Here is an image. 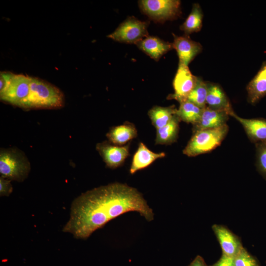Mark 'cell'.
<instances>
[{
  "label": "cell",
  "mask_w": 266,
  "mask_h": 266,
  "mask_svg": "<svg viewBox=\"0 0 266 266\" xmlns=\"http://www.w3.org/2000/svg\"><path fill=\"white\" fill-rule=\"evenodd\" d=\"M30 81L31 77L14 74L4 92L0 95V100L21 107L29 94Z\"/></svg>",
  "instance_id": "obj_7"
},
{
  "label": "cell",
  "mask_w": 266,
  "mask_h": 266,
  "mask_svg": "<svg viewBox=\"0 0 266 266\" xmlns=\"http://www.w3.org/2000/svg\"><path fill=\"white\" fill-rule=\"evenodd\" d=\"M257 148L258 168L266 178V141L259 143Z\"/></svg>",
  "instance_id": "obj_25"
},
{
  "label": "cell",
  "mask_w": 266,
  "mask_h": 266,
  "mask_svg": "<svg viewBox=\"0 0 266 266\" xmlns=\"http://www.w3.org/2000/svg\"><path fill=\"white\" fill-rule=\"evenodd\" d=\"M229 116V113L226 111L214 110L206 106L202 109L200 120L193 125V133L200 130L222 126L226 124Z\"/></svg>",
  "instance_id": "obj_12"
},
{
  "label": "cell",
  "mask_w": 266,
  "mask_h": 266,
  "mask_svg": "<svg viewBox=\"0 0 266 266\" xmlns=\"http://www.w3.org/2000/svg\"><path fill=\"white\" fill-rule=\"evenodd\" d=\"M197 78L192 74L188 66L179 64L173 80L174 93L169 95L167 99L175 100L179 103L186 100L195 86Z\"/></svg>",
  "instance_id": "obj_8"
},
{
  "label": "cell",
  "mask_w": 266,
  "mask_h": 266,
  "mask_svg": "<svg viewBox=\"0 0 266 266\" xmlns=\"http://www.w3.org/2000/svg\"><path fill=\"white\" fill-rule=\"evenodd\" d=\"M64 104V96L58 88L42 80L31 77L29 94L21 108L52 109L61 108Z\"/></svg>",
  "instance_id": "obj_2"
},
{
  "label": "cell",
  "mask_w": 266,
  "mask_h": 266,
  "mask_svg": "<svg viewBox=\"0 0 266 266\" xmlns=\"http://www.w3.org/2000/svg\"><path fill=\"white\" fill-rule=\"evenodd\" d=\"M148 26L147 22L130 17L120 24L108 37L120 42L136 44L148 36Z\"/></svg>",
  "instance_id": "obj_6"
},
{
  "label": "cell",
  "mask_w": 266,
  "mask_h": 266,
  "mask_svg": "<svg viewBox=\"0 0 266 266\" xmlns=\"http://www.w3.org/2000/svg\"><path fill=\"white\" fill-rule=\"evenodd\" d=\"M164 152L155 153L149 150L142 142H140L137 151L133 155L130 172L133 174L137 171L144 169L155 160L165 157Z\"/></svg>",
  "instance_id": "obj_17"
},
{
  "label": "cell",
  "mask_w": 266,
  "mask_h": 266,
  "mask_svg": "<svg viewBox=\"0 0 266 266\" xmlns=\"http://www.w3.org/2000/svg\"><path fill=\"white\" fill-rule=\"evenodd\" d=\"M14 74L10 72H0V95L2 94L9 84Z\"/></svg>",
  "instance_id": "obj_27"
},
{
  "label": "cell",
  "mask_w": 266,
  "mask_h": 266,
  "mask_svg": "<svg viewBox=\"0 0 266 266\" xmlns=\"http://www.w3.org/2000/svg\"><path fill=\"white\" fill-rule=\"evenodd\" d=\"M137 135V132L135 126L129 122L112 127L106 134L109 141L117 146L124 145Z\"/></svg>",
  "instance_id": "obj_18"
},
{
  "label": "cell",
  "mask_w": 266,
  "mask_h": 266,
  "mask_svg": "<svg viewBox=\"0 0 266 266\" xmlns=\"http://www.w3.org/2000/svg\"><path fill=\"white\" fill-rule=\"evenodd\" d=\"M130 211L138 212L148 221L154 219L153 210L135 188L118 182L102 186L74 200L63 231L85 239L110 221Z\"/></svg>",
  "instance_id": "obj_1"
},
{
  "label": "cell",
  "mask_w": 266,
  "mask_h": 266,
  "mask_svg": "<svg viewBox=\"0 0 266 266\" xmlns=\"http://www.w3.org/2000/svg\"><path fill=\"white\" fill-rule=\"evenodd\" d=\"M212 229L220 244L222 254L234 258L244 248L239 237L226 227L214 224Z\"/></svg>",
  "instance_id": "obj_10"
},
{
  "label": "cell",
  "mask_w": 266,
  "mask_h": 266,
  "mask_svg": "<svg viewBox=\"0 0 266 266\" xmlns=\"http://www.w3.org/2000/svg\"><path fill=\"white\" fill-rule=\"evenodd\" d=\"M228 131L226 124L220 127L195 132L183 153L188 157L209 153L221 145Z\"/></svg>",
  "instance_id": "obj_3"
},
{
  "label": "cell",
  "mask_w": 266,
  "mask_h": 266,
  "mask_svg": "<svg viewBox=\"0 0 266 266\" xmlns=\"http://www.w3.org/2000/svg\"><path fill=\"white\" fill-rule=\"evenodd\" d=\"M234 263L235 266H260L256 258L244 248L234 258Z\"/></svg>",
  "instance_id": "obj_24"
},
{
  "label": "cell",
  "mask_w": 266,
  "mask_h": 266,
  "mask_svg": "<svg viewBox=\"0 0 266 266\" xmlns=\"http://www.w3.org/2000/svg\"><path fill=\"white\" fill-rule=\"evenodd\" d=\"M229 115L234 118L243 126L248 138L253 142L266 141V120L245 119L237 115L233 111Z\"/></svg>",
  "instance_id": "obj_13"
},
{
  "label": "cell",
  "mask_w": 266,
  "mask_h": 266,
  "mask_svg": "<svg viewBox=\"0 0 266 266\" xmlns=\"http://www.w3.org/2000/svg\"><path fill=\"white\" fill-rule=\"evenodd\" d=\"M203 12L198 3L193 4L192 10L185 21L180 26L185 35L188 36L194 33L199 32L202 27Z\"/></svg>",
  "instance_id": "obj_21"
},
{
  "label": "cell",
  "mask_w": 266,
  "mask_h": 266,
  "mask_svg": "<svg viewBox=\"0 0 266 266\" xmlns=\"http://www.w3.org/2000/svg\"><path fill=\"white\" fill-rule=\"evenodd\" d=\"M248 101L254 104L266 95V61L246 87Z\"/></svg>",
  "instance_id": "obj_16"
},
{
  "label": "cell",
  "mask_w": 266,
  "mask_h": 266,
  "mask_svg": "<svg viewBox=\"0 0 266 266\" xmlns=\"http://www.w3.org/2000/svg\"><path fill=\"white\" fill-rule=\"evenodd\" d=\"M180 121L175 113L167 124L157 129L156 144L169 145L175 142L178 138Z\"/></svg>",
  "instance_id": "obj_19"
},
{
  "label": "cell",
  "mask_w": 266,
  "mask_h": 266,
  "mask_svg": "<svg viewBox=\"0 0 266 266\" xmlns=\"http://www.w3.org/2000/svg\"><path fill=\"white\" fill-rule=\"evenodd\" d=\"M207 94V82L198 77L194 89L189 94L187 100L201 108L206 106V100Z\"/></svg>",
  "instance_id": "obj_23"
},
{
  "label": "cell",
  "mask_w": 266,
  "mask_h": 266,
  "mask_svg": "<svg viewBox=\"0 0 266 266\" xmlns=\"http://www.w3.org/2000/svg\"><path fill=\"white\" fill-rule=\"evenodd\" d=\"M30 169V162L22 151L14 148L0 149V176L11 181L22 182L28 176Z\"/></svg>",
  "instance_id": "obj_4"
},
{
  "label": "cell",
  "mask_w": 266,
  "mask_h": 266,
  "mask_svg": "<svg viewBox=\"0 0 266 266\" xmlns=\"http://www.w3.org/2000/svg\"><path fill=\"white\" fill-rule=\"evenodd\" d=\"M13 188L11 180L0 177V196H8L12 192Z\"/></svg>",
  "instance_id": "obj_26"
},
{
  "label": "cell",
  "mask_w": 266,
  "mask_h": 266,
  "mask_svg": "<svg viewBox=\"0 0 266 266\" xmlns=\"http://www.w3.org/2000/svg\"><path fill=\"white\" fill-rule=\"evenodd\" d=\"M138 48L156 61L173 49L172 44L161 38L148 36L135 44Z\"/></svg>",
  "instance_id": "obj_14"
},
{
  "label": "cell",
  "mask_w": 266,
  "mask_h": 266,
  "mask_svg": "<svg viewBox=\"0 0 266 266\" xmlns=\"http://www.w3.org/2000/svg\"><path fill=\"white\" fill-rule=\"evenodd\" d=\"M129 144L117 146L107 141L96 145V149L106 166L112 169L121 166L129 155Z\"/></svg>",
  "instance_id": "obj_9"
},
{
  "label": "cell",
  "mask_w": 266,
  "mask_h": 266,
  "mask_svg": "<svg viewBox=\"0 0 266 266\" xmlns=\"http://www.w3.org/2000/svg\"><path fill=\"white\" fill-rule=\"evenodd\" d=\"M209 266H235L234 258L222 254V256L217 262Z\"/></svg>",
  "instance_id": "obj_28"
},
{
  "label": "cell",
  "mask_w": 266,
  "mask_h": 266,
  "mask_svg": "<svg viewBox=\"0 0 266 266\" xmlns=\"http://www.w3.org/2000/svg\"><path fill=\"white\" fill-rule=\"evenodd\" d=\"M203 108L194 103L186 100L180 102L176 114L181 121L194 125L200 120Z\"/></svg>",
  "instance_id": "obj_22"
},
{
  "label": "cell",
  "mask_w": 266,
  "mask_h": 266,
  "mask_svg": "<svg viewBox=\"0 0 266 266\" xmlns=\"http://www.w3.org/2000/svg\"><path fill=\"white\" fill-rule=\"evenodd\" d=\"M172 44L179 58V64L188 66L194 59L202 51L201 45L192 40L189 36L173 34Z\"/></svg>",
  "instance_id": "obj_11"
},
{
  "label": "cell",
  "mask_w": 266,
  "mask_h": 266,
  "mask_svg": "<svg viewBox=\"0 0 266 266\" xmlns=\"http://www.w3.org/2000/svg\"><path fill=\"white\" fill-rule=\"evenodd\" d=\"M189 266H208L200 256L198 255L191 263Z\"/></svg>",
  "instance_id": "obj_29"
},
{
  "label": "cell",
  "mask_w": 266,
  "mask_h": 266,
  "mask_svg": "<svg viewBox=\"0 0 266 266\" xmlns=\"http://www.w3.org/2000/svg\"><path fill=\"white\" fill-rule=\"evenodd\" d=\"M138 4L141 10L156 22L173 20L181 14V2L178 0H142Z\"/></svg>",
  "instance_id": "obj_5"
},
{
  "label": "cell",
  "mask_w": 266,
  "mask_h": 266,
  "mask_svg": "<svg viewBox=\"0 0 266 266\" xmlns=\"http://www.w3.org/2000/svg\"><path fill=\"white\" fill-rule=\"evenodd\" d=\"M176 109L174 105L168 107L154 106L149 110L148 115L152 125L158 129L163 127L170 122L176 113Z\"/></svg>",
  "instance_id": "obj_20"
},
{
  "label": "cell",
  "mask_w": 266,
  "mask_h": 266,
  "mask_svg": "<svg viewBox=\"0 0 266 266\" xmlns=\"http://www.w3.org/2000/svg\"><path fill=\"white\" fill-rule=\"evenodd\" d=\"M207 85L206 106L214 110L226 111L229 114L233 111L228 97L219 85L208 82Z\"/></svg>",
  "instance_id": "obj_15"
}]
</instances>
